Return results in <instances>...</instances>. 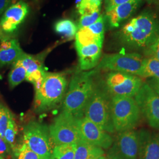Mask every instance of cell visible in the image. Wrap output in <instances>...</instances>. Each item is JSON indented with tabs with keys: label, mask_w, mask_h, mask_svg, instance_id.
I'll return each instance as SVG.
<instances>
[{
	"label": "cell",
	"mask_w": 159,
	"mask_h": 159,
	"mask_svg": "<svg viewBox=\"0 0 159 159\" xmlns=\"http://www.w3.org/2000/svg\"><path fill=\"white\" fill-rule=\"evenodd\" d=\"M115 37L125 48L145 51L159 38V17L152 10H144L126 23Z\"/></svg>",
	"instance_id": "cell-1"
},
{
	"label": "cell",
	"mask_w": 159,
	"mask_h": 159,
	"mask_svg": "<svg viewBox=\"0 0 159 159\" xmlns=\"http://www.w3.org/2000/svg\"><path fill=\"white\" fill-rule=\"evenodd\" d=\"M95 74L96 71H78L74 74L64 99V111L80 119L84 117L85 107L96 85Z\"/></svg>",
	"instance_id": "cell-2"
},
{
	"label": "cell",
	"mask_w": 159,
	"mask_h": 159,
	"mask_svg": "<svg viewBox=\"0 0 159 159\" xmlns=\"http://www.w3.org/2000/svg\"><path fill=\"white\" fill-rule=\"evenodd\" d=\"M111 98L105 83L96 84L84 113V117L110 133L115 131L111 117Z\"/></svg>",
	"instance_id": "cell-3"
},
{
	"label": "cell",
	"mask_w": 159,
	"mask_h": 159,
	"mask_svg": "<svg viewBox=\"0 0 159 159\" xmlns=\"http://www.w3.org/2000/svg\"><path fill=\"white\" fill-rule=\"evenodd\" d=\"M67 84V81L63 73L46 71L41 87L35 91L36 112L43 113L54 108L63 99Z\"/></svg>",
	"instance_id": "cell-4"
},
{
	"label": "cell",
	"mask_w": 159,
	"mask_h": 159,
	"mask_svg": "<svg viewBox=\"0 0 159 159\" xmlns=\"http://www.w3.org/2000/svg\"><path fill=\"white\" fill-rule=\"evenodd\" d=\"M111 110L114 128L117 132L131 130L140 120L141 112L134 97H112Z\"/></svg>",
	"instance_id": "cell-5"
},
{
	"label": "cell",
	"mask_w": 159,
	"mask_h": 159,
	"mask_svg": "<svg viewBox=\"0 0 159 159\" xmlns=\"http://www.w3.org/2000/svg\"><path fill=\"white\" fill-rule=\"evenodd\" d=\"M80 119L64 111L54 120L49 127L50 135L56 145L76 143L81 139Z\"/></svg>",
	"instance_id": "cell-6"
},
{
	"label": "cell",
	"mask_w": 159,
	"mask_h": 159,
	"mask_svg": "<svg viewBox=\"0 0 159 159\" xmlns=\"http://www.w3.org/2000/svg\"><path fill=\"white\" fill-rule=\"evenodd\" d=\"M24 142L43 159H51L53 150L49 128L37 121H31L24 128Z\"/></svg>",
	"instance_id": "cell-7"
},
{
	"label": "cell",
	"mask_w": 159,
	"mask_h": 159,
	"mask_svg": "<svg viewBox=\"0 0 159 159\" xmlns=\"http://www.w3.org/2000/svg\"><path fill=\"white\" fill-rule=\"evenodd\" d=\"M144 58L137 52L107 54L103 56L97 65V69L139 76Z\"/></svg>",
	"instance_id": "cell-8"
},
{
	"label": "cell",
	"mask_w": 159,
	"mask_h": 159,
	"mask_svg": "<svg viewBox=\"0 0 159 159\" xmlns=\"http://www.w3.org/2000/svg\"><path fill=\"white\" fill-rule=\"evenodd\" d=\"M142 79L135 75L118 71H111L105 84L111 96L134 97L141 88Z\"/></svg>",
	"instance_id": "cell-9"
},
{
	"label": "cell",
	"mask_w": 159,
	"mask_h": 159,
	"mask_svg": "<svg viewBox=\"0 0 159 159\" xmlns=\"http://www.w3.org/2000/svg\"><path fill=\"white\" fill-rule=\"evenodd\" d=\"M140 148L139 131L119 133L108 150L109 159H138Z\"/></svg>",
	"instance_id": "cell-10"
},
{
	"label": "cell",
	"mask_w": 159,
	"mask_h": 159,
	"mask_svg": "<svg viewBox=\"0 0 159 159\" xmlns=\"http://www.w3.org/2000/svg\"><path fill=\"white\" fill-rule=\"evenodd\" d=\"M134 98L148 125L159 129V96L147 83H143Z\"/></svg>",
	"instance_id": "cell-11"
},
{
	"label": "cell",
	"mask_w": 159,
	"mask_h": 159,
	"mask_svg": "<svg viewBox=\"0 0 159 159\" xmlns=\"http://www.w3.org/2000/svg\"><path fill=\"white\" fill-rule=\"evenodd\" d=\"M29 12V6L23 0H20L10 6L3 13L0 20V32L3 33L1 35V39H8V35L15 33Z\"/></svg>",
	"instance_id": "cell-12"
},
{
	"label": "cell",
	"mask_w": 159,
	"mask_h": 159,
	"mask_svg": "<svg viewBox=\"0 0 159 159\" xmlns=\"http://www.w3.org/2000/svg\"><path fill=\"white\" fill-rule=\"evenodd\" d=\"M79 129L81 138L94 146L107 149L113 143L108 133L85 117L80 119Z\"/></svg>",
	"instance_id": "cell-13"
},
{
	"label": "cell",
	"mask_w": 159,
	"mask_h": 159,
	"mask_svg": "<svg viewBox=\"0 0 159 159\" xmlns=\"http://www.w3.org/2000/svg\"><path fill=\"white\" fill-rule=\"evenodd\" d=\"M142 0H130L106 11L105 20L110 29L119 27L120 24L133 15L142 3Z\"/></svg>",
	"instance_id": "cell-14"
},
{
	"label": "cell",
	"mask_w": 159,
	"mask_h": 159,
	"mask_svg": "<svg viewBox=\"0 0 159 159\" xmlns=\"http://www.w3.org/2000/svg\"><path fill=\"white\" fill-rule=\"evenodd\" d=\"M75 46L79 56L81 70H90L98 64L102 55V44L93 43L86 46Z\"/></svg>",
	"instance_id": "cell-15"
},
{
	"label": "cell",
	"mask_w": 159,
	"mask_h": 159,
	"mask_svg": "<svg viewBox=\"0 0 159 159\" xmlns=\"http://www.w3.org/2000/svg\"><path fill=\"white\" fill-rule=\"evenodd\" d=\"M140 148L138 159H159V136L148 130L139 131Z\"/></svg>",
	"instance_id": "cell-16"
},
{
	"label": "cell",
	"mask_w": 159,
	"mask_h": 159,
	"mask_svg": "<svg viewBox=\"0 0 159 159\" xmlns=\"http://www.w3.org/2000/svg\"><path fill=\"white\" fill-rule=\"evenodd\" d=\"M24 53L18 41L15 39H1L0 44V66L16 62Z\"/></svg>",
	"instance_id": "cell-17"
},
{
	"label": "cell",
	"mask_w": 159,
	"mask_h": 159,
	"mask_svg": "<svg viewBox=\"0 0 159 159\" xmlns=\"http://www.w3.org/2000/svg\"><path fill=\"white\" fill-rule=\"evenodd\" d=\"M104 154L102 148L91 144L81 138L76 143L74 159H97Z\"/></svg>",
	"instance_id": "cell-18"
},
{
	"label": "cell",
	"mask_w": 159,
	"mask_h": 159,
	"mask_svg": "<svg viewBox=\"0 0 159 159\" xmlns=\"http://www.w3.org/2000/svg\"><path fill=\"white\" fill-rule=\"evenodd\" d=\"M44 55L33 56L24 52L16 61L20 63L27 71V75L41 68H44L43 61Z\"/></svg>",
	"instance_id": "cell-19"
},
{
	"label": "cell",
	"mask_w": 159,
	"mask_h": 159,
	"mask_svg": "<svg viewBox=\"0 0 159 159\" xmlns=\"http://www.w3.org/2000/svg\"><path fill=\"white\" fill-rule=\"evenodd\" d=\"M54 29L57 34L68 39H72L78 31L77 25L69 19H61L55 23Z\"/></svg>",
	"instance_id": "cell-20"
},
{
	"label": "cell",
	"mask_w": 159,
	"mask_h": 159,
	"mask_svg": "<svg viewBox=\"0 0 159 159\" xmlns=\"http://www.w3.org/2000/svg\"><path fill=\"white\" fill-rule=\"evenodd\" d=\"M75 45L86 46L93 43L103 44L104 38L97 36L87 27L78 30L75 34Z\"/></svg>",
	"instance_id": "cell-21"
},
{
	"label": "cell",
	"mask_w": 159,
	"mask_h": 159,
	"mask_svg": "<svg viewBox=\"0 0 159 159\" xmlns=\"http://www.w3.org/2000/svg\"><path fill=\"white\" fill-rule=\"evenodd\" d=\"M139 77L159 80V60L154 57L144 58L142 68Z\"/></svg>",
	"instance_id": "cell-22"
},
{
	"label": "cell",
	"mask_w": 159,
	"mask_h": 159,
	"mask_svg": "<svg viewBox=\"0 0 159 159\" xmlns=\"http://www.w3.org/2000/svg\"><path fill=\"white\" fill-rule=\"evenodd\" d=\"M27 78L25 69L17 61L12 64L11 70L8 74V83L10 87L12 89L21 83Z\"/></svg>",
	"instance_id": "cell-23"
},
{
	"label": "cell",
	"mask_w": 159,
	"mask_h": 159,
	"mask_svg": "<svg viewBox=\"0 0 159 159\" xmlns=\"http://www.w3.org/2000/svg\"><path fill=\"white\" fill-rule=\"evenodd\" d=\"M76 143L57 145L53 149L51 159H74Z\"/></svg>",
	"instance_id": "cell-24"
},
{
	"label": "cell",
	"mask_w": 159,
	"mask_h": 159,
	"mask_svg": "<svg viewBox=\"0 0 159 159\" xmlns=\"http://www.w3.org/2000/svg\"><path fill=\"white\" fill-rule=\"evenodd\" d=\"M14 159H43L24 143L21 145L13 148Z\"/></svg>",
	"instance_id": "cell-25"
},
{
	"label": "cell",
	"mask_w": 159,
	"mask_h": 159,
	"mask_svg": "<svg viewBox=\"0 0 159 159\" xmlns=\"http://www.w3.org/2000/svg\"><path fill=\"white\" fill-rule=\"evenodd\" d=\"M17 124L12 116L9 120L4 136V141L12 148L14 147V144L17 134Z\"/></svg>",
	"instance_id": "cell-26"
},
{
	"label": "cell",
	"mask_w": 159,
	"mask_h": 159,
	"mask_svg": "<svg viewBox=\"0 0 159 159\" xmlns=\"http://www.w3.org/2000/svg\"><path fill=\"white\" fill-rule=\"evenodd\" d=\"M12 116V114L10 110L0 102V137L3 139L5 131Z\"/></svg>",
	"instance_id": "cell-27"
},
{
	"label": "cell",
	"mask_w": 159,
	"mask_h": 159,
	"mask_svg": "<svg viewBox=\"0 0 159 159\" xmlns=\"http://www.w3.org/2000/svg\"><path fill=\"white\" fill-rule=\"evenodd\" d=\"M102 16L100 11L95 12L90 15L81 16L77 25L78 30L87 27L96 22Z\"/></svg>",
	"instance_id": "cell-28"
},
{
	"label": "cell",
	"mask_w": 159,
	"mask_h": 159,
	"mask_svg": "<svg viewBox=\"0 0 159 159\" xmlns=\"http://www.w3.org/2000/svg\"><path fill=\"white\" fill-rule=\"evenodd\" d=\"M46 71L44 68H41L37 71H35L34 72L27 75L26 80L34 84L37 81L44 77Z\"/></svg>",
	"instance_id": "cell-29"
},
{
	"label": "cell",
	"mask_w": 159,
	"mask_h": 159,
	"mask_svg": "<svg viewBox=\"0 0 159 159\" xmlns=\"http://www.w3.org/2000/svg\"><path fill=\"white\" fill-rule=\"evenodd\" d=\"M145 53L148 57H154L159 61V38L145 50Z\"/></svg>",
	"instance_id": "cell-30"
},
{
	"label": "cell",
	"mask_w": 159,
	"mask_h": 159,
	"mask_svg": "<svg viewBox=\"0 0 159 159\" xmlns=\"http://www.w3.org/2000/svg\"><path fill=\"white\" fill-rule=\"evenodd\" d=\"M130 0H104V7L106 11L113 9L117 6L125 4Z\"/></svg>",
	"instance_id": "cell-31"
},
{
	"label": "cell",
	"mask_w": 159,
	"mask_h": 159,
	"mask_svg": "<svg viewBox=\"0 0 159 159\" xmlns=\"http://www.w3.org/2000/svg\"><path fill=\"white\" fill-rule=\"evenodd\" d=\"M10 152L9 145L4 141V140L0 137V156L6 155Z\"/></svg>",
	"instance_id": "cell-32"
},
{
	"label": "cell",
	"mask_w": 159,
	"mask_h": 159,
	"mask_svg": "<svg viewBox=\"0 0 159 159\" xmlns=\"http://www.w3.org/2000/svg\"><path fill=\"white\" fill-rule=\"evenodd\" d=\"M147 83L159 96V80L152 78L148 80Z\"/></svg>",
	"instance_id": "cell-33"
},
{
	"label": "cell",
	"mask_w": 159,
	"mask_h": 159,
	"mask_svg": "<svg viewBox=\"0 0 159 159\" xmlns=\"http://www.w3.org/2000/svg\"><path fill=\"white\" fill-rule=\"evenodd\" d=\"M13 0H0V17L6 10L11 6Z\"/></svg>",
	"instance_id": "cell-34"
},
{
	"label": "cell",
	"mask_w": 159,
	"mask_h": 159,
	"mask_svg": "<svg viewBox=\"0 0 159 159\" xmlns=\"http://www.w3.org/2000/svg\"><path fill=\"white\" fill-rule=\"evenodd\" d=\"M145 1L148 2V3H152V2H154L156 1H157V0H145Z\"/></svg>",
	"instance_id": "cell-35"
},
{
	"label": "cell",
	"mask_w": 159,
	"mask_h": 159,
	"mask_svg": "<svg viewBox=\"0 0 159 159\" xmlns=\"http://www.w3.org/2000/svg\"><path fill=\"white\" fill-rule=\"evenodd\" d=\"M107 159L106 157H104V156H102V157H99L98 159Z\"/></svg>",
	"instance_id": "cell-36"
},
{
	"label": "cell",
	"mask_w": 159,
	"mask_h": 159,
	"mask_svg": "<svg viewBox=\"0 0 159 159\" xmlns=\"http://www.w3.org/2000/svg\"><path fill=\"white\" fill-rule=\"evenodd\" d=\"M0 159H4V157H2V156H0Z\"/></svg>",
	"instance_id": "cell-37"
},
{
	"label": "cell",
	"mask_w": 159,
	"mask_h": 159,
	"mask_svg": "<svg viewBox=\"0 0 159 159\" xmlns=\"http://www.w3.org/2000/svg\"><path fill=\"white\" fill-rule=\"evenodd\" d=\"M32 1H37V0H32Z\"/></svg>",
	"instance_id": "cell-38"
}]
</instances>
